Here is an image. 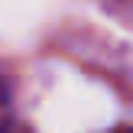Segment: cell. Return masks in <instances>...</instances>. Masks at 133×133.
Returning <instances> with one entry per match:
<instances>
[{
	"label": "cell",
	"mask_w": 133,
	"mask_h": 133,
	"mask_svg": "<svg viewBox=\"0 0 133 133\" xmlns=\"http://www.w3.org/2000/svg\"><path fill=\"white\" fill-rule=\"evenodd\" d=\"M0 120H3V91H0Z\"/></svg>",
	"instance_id": "obj_1"
},
{
	"label": "cell",
	"mask_w": 133,
	"mask_h": 133,
	"mask_svg": "<svg viewBox=\"0 0 133 133\" xmlns=\"http://www.w3.org/2000/svg\"><path fill=\"white\" fill-rule=\"evenodd\" d=\"M117 133H133V130H117Z\"/></svg>",
	"instance_id": "obj_2"
}]
</instances>
